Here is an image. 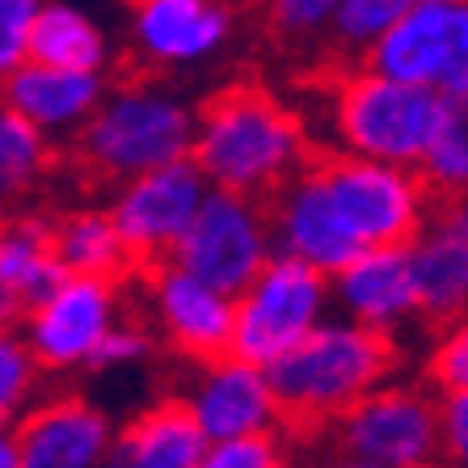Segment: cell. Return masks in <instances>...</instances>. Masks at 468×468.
<instances>
[{
	"label": "cell",
	"mask_w": 468,
	"mask_h": 468,
	"mask_svg": "<svg viewBox=\"0 0 468 468\" xmlns=\"http://www.w3.org/2000/svg\"><path fill=\"white\" fill-rule=\"evenodd\" d=\"M195 165L211 186L271 203L308 165V135L295 110L258 85H229L198 106Z\"/></svg>",
	"instance_id": "6da1fadb"
},
{
	"label": "cell",
	"mask_w": 468,
	"mask_h": 468,
	"mask_svg": "<svg viewBox=\"0 0 468 468\" xmlns=\"http://www.w3.org/2000/svg\"><path fill=\"white\" fill-rule=\"evenodd\" d=\"M392 367H397L392 334L338 313L325 316L300 346H292L266 371L283 401L287 431H325L359 397L380 388Z\"/></svg>",
	"instance_id": "7a4b0ae2"
},
{
	"label": "cell",
	"mask_w": 468,
	"mask_h": 468,
	"mask_svg": "<svg viewBox=\"0 0 468 468\" xmlns=\"http://www.w3.org/2000/svg\"><path fill=\"white\" fill-rule=\"evenodd\" d=\"M198 110L161 80H119L80 127L77 156L101 182H127L195 153Z\"/></svg>",
	"instance_id": "3957f363"
},
{
	"label": "cell",
	"mask_w": 468,
	"mask_h": 468,
	"mask_svg": "<svg viewBox=\"0 0 468 468\" xmlns=\"http://www.w3.org/2000/svg\"><path fill=\"white\" fill-rule=\"evenodd\" d=\"M447 98L380 68H355L329 93V122L342 153L418 169L435 140Z\"/></svg>",
	"instance_id": "277c9868"
},
{
	"label": "cell",
	"mask_w": 468,
	"mask_h": 468,
	"mask_svg": "<svg viewBox=\"0 0 468 468\" xmlns=\"http://www.w3.org/2000/svg\"><path fill=\"white\" fill-rule=\"evenodd\" d=\"M334 460L355 468H422L443 460L439 401L414 384L371 388L325 426Z\"/></svg>",
	"instance_id": "5b68a950"
},
{
	"label": "cell",
	"mask_w": 468,
	"mask_h": 468,
	"mask_svg": "<svg viewBox=\"0 0 468 468\" xmlns=\"http://www.w3.org/2000/svg\"><path fill=\"white\" fill-rule=\"evenodd\" d=\"M334 308V279L292 253H274L261 274L237 295L232 350L271 367L313 334Z\"/></svg>",
	"instance_id": "8992f818"
},
{
	"label": "cell",
	"mask_w": 468,
	"mask_h": 468,
	"mask_svg": "<svg viewBox=\"0 0 468 468\" xmlns=\"http://www.w3.org/2000/svg\"><path fill=\"white\" fill-rule=\"evenodd\" d=\"M321 177L338 203L342 219L359 237L363 250L371 245H410L431 219V186L422 169L392 161H371V156L338 153L325 156Z\"/></svg>",
	"instance_id": "52a82bcc"
},
{
	"label": "cell",
	"mask_w": 468,
	"mask_h": 468,
	"mask_svg": "<svg viewBox=\"0 0 468 468\" xmlns=\"http://www.w3.org/2000/svg\"><path fill=\"white\" fill-rule=\"evenodd\" d=\"M274 253L279 250H274L266 198L211 186V195L203 198L186 237L177 240L174 261L198 279L224 287L229 295H240Z\"/></svg>",
	"instance_id": "ba28073f"
},
{
	"label": "cell",
	"mask_w": 468,
	"mask_h": 468,
	"mask_svg": "<svg viewBox=\"0 0 468 468\" xmlns=\"http://www.w3.org/2000/svg\"><path fill=\"white\" fill-rule=\"evenodd\" d=\"M119 321V279L64 274L43 300H34L22 313V334L30 338L34 355L43 359L47 376H64V371H89L93 355Z\"/></svg>",
	"instance_id": "9c48e42d"
},
{
	"label": "cell",
	"mask_w": 468,
	"mask_h": 468,
	"mask_svg": "<svg viewBox=\"0 0 468 468\" xmlns=\"http://www.w3.org/2000/svg\"><path fill=\"white\" fill-rule=\"evenodd\" d=\"M363 64L435 89L439 98H468V0H418Z\"/></svg>",
	"instance_id": "30bf717a"
},
{
	"label": "cell",
	"mask_w": 468,
	"mask_h": 468,
	"mask_svg": "<svg viewBox=\"0 0 468 468\" xmlns=\"http://www.w3.org/2000/svg\"><path fill=\"white\" fill-rule=\"evenodd\" d=\"M211 195L207 174L195 165V156L156 165L148 174H135L127 182H114L110 216L119 224L122 240L131 245L140 266L174 258L177 240L186 237L190 219L198 216L203 198Z\"/></svg>",
	"instance_id": "8fae6325"
},
{
	"label": "cell",
	"mask_w": 468,
	"mask_h": 468,
	"mask_svg": "<svg viewBox=\"0 0 468 468\" xmlns=\"http://www.w3.org/2000/svg\"><path fill=\"white\" fill-rule=\"evenodd\" d=\"M144 300L148 321L161 334V342L186 355L190 363L216 359L232 350V325H237V295L207 283L177 266L174 258L144 266Z\"/></svg>",
	"instance_id": "7c38bea8"
},
{
	"label": "cell",
	"mask_w": 468,
	"mask_h": 468,
	"mask_svg": "<svg viewBox=\"0 0 468 468\" xmlns=\"http://www.w3.org/2000/svg\"><path fill=\"white\" fill-rule=\"evenodd\" d=\"M182 401L207 431L211 443L237 435H266V431H287L283 401L274 392L271 371L261 363L245 359L237 350H224L216 359L195 363V376L186 384Z\"/></svg>",
	"instance_id": "4fadbf2b"
},
{
	"label": "cell",
	"mask_w": 468,
	"mask_h": 468,
	"mask_svg": "<svg viewBox=\"0 0 468 468\" xmlns=\"http://www.w3.org/2000/svg\"><path fill=\"white\" fill-rule=\"evenodd\" d=\"M232 30L229 0H131V47L161 72L211 64L229 51Z\"/></svg>",
	"instance_id": "5bb4252c"
},
{
	"label": "cell",
	"mask_w": 468,
	"mask_h": 468,
	"mask_svg": "<svg viewBox=\"0 0 468 468\" xmlns=\"http://www.w3.org/2000/svg\"><path fill=\"white\" fill-rule=\"evenodd\" d=\"M266 207H271L274 250L279 253H292V258L308 261L325 274H338L350 258L363 253L359 237L342 219L316 161H308Z\"/></svg>",
	"instance_id": "9a60e30c"
},
{
	"label": "cell",
	"mask_w": 468,
	"mask_h": 468,
	"mask_svg": "<svg viewBox=\"0 0 468 468\" xmlns=\"http://www.w3.org/2000/svg\"><path fill=\"white\" fill-rule=\"evenodd\" d=\"M119 426L85 397H38L17 418L22 468H101L114 456Z\"/></svg>",
	"instance_id": "2e32d148"
},
{
	"label": "cell",
	"mask_w": 468,
	"mask_h": 468,
	"mask_svg": "<svg viewBox=\"0 0 468 468\" xmlns=\"http://www.w3.org/2000/svg\"><path fill=\"white\" fill-rule=\"evenodd\" d=\"M106 72L93 68H64L47 59H26L5 85L0 101L17 110L26 122L51 135V140H77L80 127L93 119V110L106 98Z\"/></svg>",
	"instance_id": "e0dca14e"
},
{
	"label": "cell",
	"mask_w": 468,
	"mask_h": 468,
	"mask_svg": "<svg viewBox=\"0 0 468 468\" xmlns=\"http://www.w3.org/2000/svg\"><path fill=\"white\" fill-rule=\"evenodd\" d=\"M329 279H334V308L359 325L397 334L422 316L410 245H371Z\"/></svg>",
	"instance_id": "ac0fdd59"
},
{
	"label": "cell",
	"mask_w": 468,
	"mask_h": 468,
	"mask_svg": "<svg viewBox=\"0 0 468 468\" xmlns=\"http://www.w3.org/2000/svg\"><path fill=\"white\" fill-rule=\"evenodd\" d=\"M410 266L426 321L452 325L468 316V219L456 203H447L443 216L426 219V229L410 240Z\"/></svg>",
	"instance_id": "d6986e66"
},
{
	"label": "cell",
	"mask_w": 468,
	"mask_h": 468,
	"mask_svg": "<svg viewBox=\"0 0 468 468\" xmlns=\"http://www.w3.org/2000/svg\"><path fill=\"white\" fill-rule=\"evenodd\" d=\"M211 439L190 414V405L177 401H156L148 410L119 426L114 435V456L110 464L119 468H207Z\"/></svg>",
	"instance_id": "ffe728a7"
},
{
	"label": "cell",
	"mask_w": 468,
	"mask_h": 468,
	"mask_svg": "<svg viewBox=\"0 0 468 468\" xmlns=\"http://www.w3.org/2000/svg\"><path fill=\"white\" fill-rule=\"evenodd\" d=\"M64 274V261L55 253V219L30 216L22 207L0 216V287L5 292H13L30 308Z\"/></svg>",
	"instance_id": "44dd1931"
},
{
	"label": "cell",
	"mask_w": 468,
	"mask_h": 468,
	"mask_svg": "<svg viewBox=\"0 0 468 468\" xmlns=\"http://www.w3.org/2000/svg\"><path fill=\"white\" fill-rule=\"evenodd\" d=\"M55 253L68 274H98V279H127L140 271V261L122 240L110 207H80L55 219Z\"/></svg>",
	"instance_id": "7402d4cb"
},
{
	"label": "cell",
	"mask_w": 468,
	"mask_h": 468,
	"mask_svg": "<svg viewBox=\"0 0 468 468\" xmlns=\"http://www.w3.org/2000/svg\"><path fill=\"white\" fill-rule=\"evenodd\" d=\"M30 55L64 68H93L106 72L110 64V34L106 26L77 0H43L34 22Z\"/></svg>",
	"instance_id": "603a6c76"
},
{
	"label": "cell",
	"mask_w": 468,
	"mask_h": 468,
	"mask_svg": "<svg viewBox=\"0 0 468 468\" xmlns=\"http://www.w3.org/2000/svg\"><path fill=\"white\" fill-rule=\"evenodd\" d=\"M51 135L26 122L17 110L0 101V216L17 211L51 174L55 148Z\"/></svg>",
	"instance_id": "cb8c5ba5"
},
{
	"label": "cell",
	"mask_w": 468,
	"mask_h": 468,
	"mask_svg": "<svg viewBox=\"0 0 468 468\" xmlns=\"http://www.w3.org/2000/svg\"><path fill=\"white\" fill-rule=\"evenodd\" d=\"M418 169L439 198L447 203L468 198V98H447L435 140Z\"/></svg>",
	"instance_id": "d4e9b609"
},
{
	"label": "cell",
	"mask_w": 468,
	"mask_h": 468,
	"mask_svg": "<svg viewBox=\"0 0 468 468\" xmlns=\"http://www.w3.org/2000/svg\"><path fill=\"white\" fill-rule=\"evenodd\" d=\"M43 359L34 355L22 325H0V418H17L43 397Z\"/></svg>",
	"instance_id": "484cf974"
},
{
	"label": "cell",
	"mask_w": 468,
	"mask_h": 468,
	"mask_svg": "<svg viewBox=\"0 0 468 468\" xmlns=\"http://www.w3.org/2000/svg\"><path fill=\"white\" fill-rule=\"evenodd\" d=\"M414 5L418 0H342L338 17H334V38L342 51L367 55Z\"/></svg>",
	"instance_id": "4316f807"
},
{
	"label": "cell",
	"mask_w": 468,
	"mask_h": 468,
	"mask_svg": "<svg viewBox=\"0 0 468 468\" xmlns=\"http://www.w3.org/2000/svg\"><path fill=\"white\" fill-rule=\"evenodd\" d=\"M161 350V334L144 321H119L110 329V338L101 342V350L93 355L89 371L98 376H122V371H140L153 363V355Z\"/></svg>",
	"instance_id": "83f0119b"
},
{
	"label": "cell",
	"mask_w": 468,
	"mask_h": 468,
	"mask_svg": "<svg viewBox=\"0 0 468 468\" xmlns=\"http://www.w3.org/2000/svg\"><path fill=\"white\" fill-rule=\"evenodd\" d=\"M338 9H342V0H266L271 30L279 34V38H292V43L334 34Z\"/></svg>",
	"instance_id": "f1b7e54d"
},
{
	"label": "cell",
	"mask_w": 468,
	"mask_h": 468,
	"mask_svg": "<svg viewBox=\"0 0 468 468\" xmlns=\"http://www.w3.org/2000/svg\"><path fill=\"white\" fill-rule=\"evenodd\" d=\"M43 0H0V85L30 59V38Z\"/></svg>",
	"instance_id": "f546056e"
},
{
	"label": "cell",
	"mask_w": 468,
	"mask_h": 468,
	"mask_svg": "<svg viewBox=\"0 0 468 468\" xmlns=\"http://www.w3.org/2000/svg\"><path fill=\"white\" fill-rule=\"evenodd\" d=\"M287 431H266V435H237L219 439L207 452V468H274L283 460Z\"/></svg>",
	"instance_id": "4dcf8cb0"
},
{
	"label": "cell",
	"mask_w": 468,
	"mask_h": 468,
	"mask_svg": "<svg viewBox=\"0 0 468 468\" xmlns=\"http://www.w3.org/2000/svg\"><path fill=\"white\" fill-rule=\"evenodd\" d=\"M431 376L439 380L443 392H460L468 388V316L452 321L443 329V338L431 350Z\"/></svg>",
	"instance_id": "1f68e13d"
},
{
	"label": "cell",
	"mask_w": 468,
	"mask_h": 468,
	"mask_svg": "<svg viewBox=\"0 0 468 468\" xmlns=\"http://www.w3.org/2000/svg\"><path fill=\"white\" fill-rule=\"evenodd\" d=\"M439 431H443V460L468 468V388L443 392V401H439Z\"/></svg>",
	"instance_id": "d6a6232c"
},
{
	"label": "cell",
	"mask_w": 468,
	"mask_h": 468,
	"mask_svg": "<svg viewBox=\"0 0 468 468\" xmlns=\"http://www.w3.org/2000/svg\"><path fill=\"white\" fill-rule=\"evenodd\" d=\"M0 468H22V447H17V422H0Z\"/></svg>",
	"instance_id": "836d02e7"
},
{
	"label": "cell",
	"mask_w": 468,
	"mask_h": 468,
	"mask_svg": "<svg viewBox=\"0 0 468 468\" xmlns=\"http://www.w3.org/2000/svg\"><path fill=\"white\" fill-rule=\"evenodd\" d=\"M22 313H26L22 300H17L13 292H5V287H0V325H22Z\"/></svg>",
	"instance_id": "e575fe53"
},
{
	"label": "cell",
	"mask_w": 468,
	"mask_h": 468,
	"mask_svg": "<svg viewBox=\"0 0 468 468\" xmlns=\"http://www.w3.org/2000/svg\"><path fill=\"white\" fill-rule=\"evenodd\" d=\"M456 207H460V216H464V219H468V198H460Z\"/></svg>",
	"instance_id": "d590c367"
}]
</instances>
